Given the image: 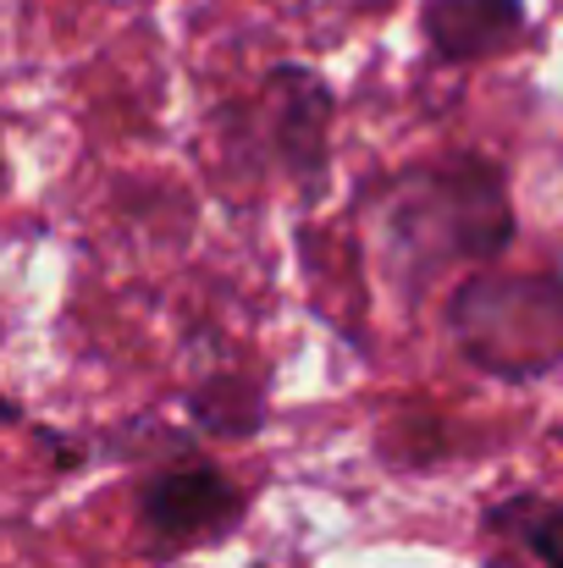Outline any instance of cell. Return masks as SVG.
<instances>
[{"label": "cell", "instance_id": "1", "mask_svg": "<svg viewBox=\"0 0 563 568\" xmlns=\"http://www.w3.org/2000/svg\"><path fill=\"white\" fill-rule=\"evenodd\" d=\"M453 332L475 365L531 376L563 359V287L559 282H475L453 304Z\"/></svg>", "mask_w": 563, "mask_h": 568}, {"label": "cell", "instance_id": "2", "mask_svg": "<svg viewBox=\"0 0 563 568\" xmlns=\"http://www.w3.org/2000/svg\"><path fill=\"white\" fill-rule=\"evenodd\" d=\"M238 508V497H232V486L221 480V475H210V469H178V475H161L150 491H144V519L161 530V536H204V530H215L227 514Z\"/></svg>", "mask_w": 563, "mask_h": 568}, {"label": "cell", "instance_id": "3", "mask_svg": "<svg viewBox=\"0 0 563 568\" xmlns=\"http://www.w3.org/2000/svg\"><path fill=\"white\" fill-rule=\"evenodd\" d=\"M520 28V0H436L431 39L448 55H481Z\"/></svg>", "mask_w": 563, "mask_h": 568}, {"label": "cell", "instance_id": "4", "mask_svg": "<svg viewBox=\"0 0 563 568\" xmlns=\"http://www.w3.org/2000/svg\"><path fill=\"white\" fill-rule=\"evenodd\" d=\"M503 530H514L547 568H563V508H542V503H520L503 514Z\"/></svg>", "mask_w": 563, "mask_h": 568}]
</instances>
